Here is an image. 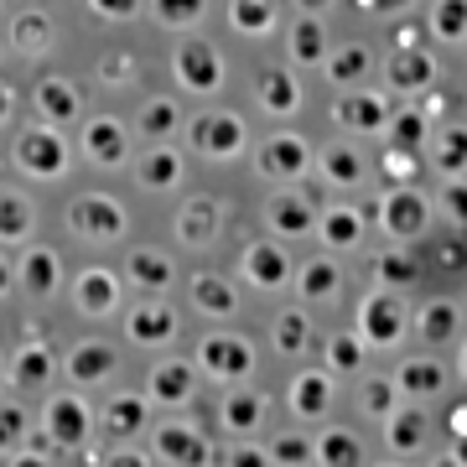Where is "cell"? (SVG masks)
Segmentation results:
<instances>
[{
	"instance_id": "6da1fadb",
	"label": "cell",
	"mask_w": 467,
	"mask_h": 467,
	"mask_svg": "<svg viewBox=\"0 0 467 467\" xmlns=\"http://www.w3.org/2000/svg\"><path fill=\"white\" fill-rule=\"evenodd\" d=\"M16 167L26 177H42V182H57L67 167V140L52 125H32V130L16 135Z\"/></svg>"
},
{
	"instance_id": "7a4b0ae2",
	"label": "cell",
	"mask_w": 467,
	"mask_h": 467,
	"mask_svg": "<svg viewBox=\"0 0 467 467\" xmlns=\"http://www.w3.org/2000/svg\"><path fill=\"white\" fill-rule=\"evenodd\" d=\"M306 161H312V150H306V140L291 130H275L260 140V150H254V167L265 171V177H281V182H291V177H301L306 171Z\"/></svg>"
},
{
	"instance_id": "3957f363",
	"label": "cell",
	"mask_w": 467,
	"mask_h": 467,
	"mask_svg": "<svg viewBox=\"0 0 467 467\" xmlns=\"http://www.w3.org/2000/svg\"><path fill=\"white\" fill-rule=\"evenodd\" d=\"M171 67H177V84H187L192 94H213L223 84V63H218V52L208 42H182Z\"/></svg>"
},
{
	"instance_id": "277c9868",
	"label": "cell",
	"mask_w": 467,
	"mask_h": 467,
	"mask_svg": "<svg viewBox=\"0 0 467 467\" xmlns=\"http://www.w3.org/2000/svg\"><path fill=\"white\" fill-rule=\"evenodd\" d=\"M187 130H192V150L198 156H234V150H244V125L234 115H223V109L218 115H198Z\"/></svg>"
},
{
	"instance_id": "5b68a950",
	"label": "cell",
	"mask_w": 467,
	"mask_h": 467,
	"mask_svg": "<svg viewBox=\"0 0 467 467\" xmlns=\"http://www.w3.org/2000/svg\"><path fill=\"white\" fill-rule=\"evenodd\" d=\"M67 223H73V234H88V239H115L125 229V213L115 198H78L67 208Z\"/></svg>"
},
{
	"instance_id": "8992f818",
	"label": "cell",
	"mask_w": 467,
	"mask_h": 467,
	"mask_svg": "<svg viewBox=\"0 0 467 467\" xmlns=\"http://www.w3.org/2000/svg\"><path fill=\"white\" fill-rule=\"evenodd\" d=\"M84 156H94L99 167H119V161L130 156L125 125H115V119H88L84 125Z\"/></svg>"
},
{
	"instance_id": "52a82bcc",
	"label": "cell",
	"mask_w": 467,
	"mask_h": 467,
	"mask_svg": "<svg viewBox=\"0 0 467 467\" xmlns=\"http://www.w3.org/2000/svg\"><path fill=\"white\" fill-rule=\"evenodd\" d=\"M337 119L348 130H384L389 125V104H384V94H343L337 99Z\"/></svg>"
},
{
	"instance_id": "ba28073f",
	"label": "cell",
	"mask_w": 467,
	"mask_h": 467,
	"mask_svg": "<svg viewBox=\"0 0 467 467\" xmlns=\"http://www.w3.org/2000/svg\"><path fill=\"white\" fill-rule=\"evenodd\" d=\"M32 99H36V115L52 119V125H57V119H73L78 109H84V99L73 94V84H67V78H42Z\"/></svg>"
},
{
	"instance_id": "9c48e42d",
	"label": "cell",
	"mask_w": 467,
	"mask_h": 467,
	"mask_svg": "<svg viewBox=\"0 0 467 467\" xmlns=\"http://www.w3.org/2000/svg\"><path fill=\"white\" fill-rule=\"evenodd\" d=\"M135 177L146 187H156V192H167V187H177L182 182V156L171 146H156V150H146L140 161H135Z\"/></svg>"
},
{
	"instance_id": "30bf717a",
	"label": "cell",
	"mask_w": 467,
	"mask_h": 467,
	"mask_svg": "<svg viewBox=\"0 0 467 467\" xmlns=\"http://www.w3.org/2000/svg\"><path fill=\"white\" fill-rule=\"evenodd\" d=\"M254 99L265 104L270 115H291L301 104V94H296V84L285 78L281 67H260V78H254Z\"/></svg>"
},
{
	"instance_id": "8fae6325",
	"label": "cell",
	"mask_w": 467,
	"mask_h": 467,
	"mask_svg": "<svg viewBox=\"0 0 467 467\" xmlns=\"http://www.w3.org/2000/svg\"><path fill=\"white\" fill-rule=\"evenodd\" d=\"M291 57H296V63H322V57H327V36H322V21L312 16V11L291 26Z\"/></svg>"
},
{
	"instance_id": "7c38bea8",
	"label": "cell",
	"mask_w": 467,
	"mask_h": 467,
	"mask_svg": "<svg viewBox=\"0 0 467 467\" xmlns=\"http://www.w3.org/2000/svg\"><path fill=\"white\" fill-rule=\"evenodd\" d=\"M322 171H327V182L353 187V182H364V156L348 146H327L322 150Z\"/></svg>"
},
{
	"instance_id": "4fadbf2b",
	"label": "cell",
	"mask_w": 467,
	"mask_h": 467,
	"mask_svg": "<svg viewBox=\"0 0 467 467\" xmlns=\"http://www.w3.org/2000/svg\"><path fill=\"white\" fill-rule=\"evenodd\" d=\"M32 229V202L21 192H0V239H26Z\"/></svg>"
},
{
	"instance_id": "5bb4252c",
	"label": "cell",
	"mask_w": 467,
	"mask_h": 467,
	"mask_svg": "<svg viewBox=\"0 0 467 467\" xmlns=\"http://www.w3.org/2000/svg\"><path fill=\"white\" fill-rule=\"evenodd\" d=\"M229 21H234V26H239L244 36L270 32V26H275V5H270V0H234Z\"/></svg>"
},
{
	"instance_id": "9a60e30c",
	"label": "cell",
	"mask_w": 467,
	"mask_h": 467,
	"mask_svg": "<svg viewBox=\"0 0 467 467\" xmlns=\"http://www.w3.org/2000/svg\"><path fill=\"white\" fill-rule=\"evenodd\" d=\"M431 32L441 36V42H457V36H467V0H436Z\"/></svg>"
},
{
	"instance_id": "2e32d148",
	"label": "cell",
	"mask_w": 467,
	"mask_h": 467,
	"mask_svg": "<svg viewBox=\"0 0 467 467\" xmlns=\"http://www.w3.org/2000/svg\"><path fill=\"white\" fill-rule=\"evenodd\" d=\"M135 125H140V135H150V140H167L171 125H177V99H150Z\"/></svg>"
},
{
	"instance_id": "e0dca14e",
	"label": "cell",
	"mask_w": 467,
	"mask_h": 467,
	"mask_svg": "<svg viewBox=\"0 0 467 467\" xmlns=\"http://www.w3.org/2000/svg\"><path fill=\"white\" fill-rule=\"evenodd\" d=\"M265 213H270V223H275L281 234L312 229V213H306V202H296V198H270V202H265Z\"/></svg>"
},
{
	"instance_id": "ac0fdd59",
	"label": "cell",
	"mask_w": 467,
	"mask_h": 467,
	"mask_svg": "<svg viewBox=\"0 0 467 467\" xmlns=\"http://www.w3.org/2000/svg\"><path fill=\"white\" fill-rule=\"evenodd\" d=\"M47 36H52V21L42 16V11H26V16L11 26V42H16L21 52H36V47H47Z\"/></svg>"
},
{
	"instance_id": "d6986e66",
	"label": "cell",
	"mask_w": 467,
	"mask_h": 467,
	"mask_svg": "<svg viewBox=\"0 0 467 467\" xmlns=\"http://www.w3.org/2000/svg\"><path fill=\"white\" fill-rule=\"evenodd\" d=\"M109 296H115V281H109L104 270H88L84 281H78V306H84V312H104Z\"/></svg>"
},
{
	"instance_id": "ffe728a7",
	"label": "cell",
	"mask_w": 467,
	"mask_h": 467,
	"mask_svg": "<svg viewBox=\"0 0 467 467\" xmlns=\"http://www.w3.org/2000/svg\"><path fill=\"white\" fill-rule=\"evenodd\" d=\"M368 67H374L368 47H343L337 57H327V73H333V84H343V78H364Z\"/></svg>"
},
{
	"instance_id": "44dd1931",
	"label": "cell",
	"mask_w": 467,
	"mask_h": 467,
	"mask_svg": "<svg viewBox=\"0 0 467 467\" xmlns=\"http://www.w3.org/2000/svg\"><path fill=\"white\" fill-rule=\"evenodd\" d=\"M21 281L32 285V291H47V285H57V254H52V250H32V254H26Z\"/></svg>"
},
{
	"instance_id": "7402d4cb",
	"label": "cell",
	"mask_w": 467,
	"mask_h": 467,
	"mask_svg": "<svg viewBox=\"0 0 467 467\" xmlns=\"http://www.w3.org/2000/svg\"><path fill=\"white\" fill-rule=\"evenodd\" d=\"M150 5H156V21H167V26H192L208 11V0H150Z\"/></svg>"
},
{
	"instance_id": "603a6c76",
	"label": "cell",
	"mask_w": 467,
	"mask_h": 467,
	"mask_svg": "<svg viewBox=\"0 0 467 467\" xmlns=\"http://www.w3.org/2000/svg\"><path fill=\"white\" fill-rule=\"evenodd\" d=\"M389 78H395V84H431V57H426V52H405L400 63H389Z\"/></svg>"
},
{
	"instance_id": "cb8c5ba5",
	"label": "cell",
	"mask_w": 467,
	"mask_h": 467,
	"mask_svg": "<svg viewBox=\"0 0 467 467\" xmlns=\"http://www.w3.org/2000/svg\"><path fill=\"white\" fill-rule=\"evenodd\" d=\"M431 161L441 171H457L467 161V130H447V140H441V146L431 150Z\"/></svg>"
},
{
	"instance_id": "d4e9b609",
	"label": "cell",
	"mask_w": 467,
	"mask_h": 467,
	"mask_svg": "<svg viewBox=\"0 0 467 467\" xmlns=\"http://www.w3.org/2000/svg\"><path fill=\"white\" fill-rule=\"evenodd\" d=\"M389 213H395V218H389V223H395V234H416L420 229V213H426V202L405 192V198L389 202Z\"/></svg>"
},
{
	"instance_id": "484cf974",
	"label": "cell",
	"mask_w": 467,
	"mask_h": 467,
	"mask_svg": "<svg viewBox=\"0 0 467 467\" xmlns=\"http://www.w3.org/2000/svg\"><path fill=\"white\" fill-rule=\"evenodd\" d=\"M327 239H333V244H353V239H358V213H353V208L327 213Z\"/></svg>"
},
{
	"instance_id": "4316f807",
	"label": "cell",
	"mask_w": 467,
	"mask_h": 467,
	"mask_svg": "<svg viewBox=\"0 0 467 467\" xmlns=\"http://www.w3.org/2000/svg\"><path fill=\"white\" fill-rule=\"evenodd\" d=\"M420 130H426V125H420V115H416V109H405V115L395 119V146L420 150V146H426V140H420Z\"/></svg>"
},
{
	"instance_id": "83f0119b",
	"label": "cell",
	"mask_w": 467,
	"mask_h": 467,
	"mask_svg": "<svg viewBox=\"0 0 467 467\" xmlns=\"http://www.w3.org/2000/svg\"><path fill=\"white\" fill-rule=\"evenodd\" d=\"M244 270H250V275H281V254L275 250H250L244 254Z\"/></svg>"
},
{
	"instance_id": "f1b7e54d",
	"label": "cell",
	"mask_w": 467,
	"mask_h": 467,
	"mask_svg": "<svg viewBox=\"0 0 467 467\" xmlns=\"http://www.w3.org/2000/svg\"><path fill=\"white\" fill-rule=\"evenodd\" d=\"M109 368V353L104 348H78V358H73V374L84 379V374H104Z\"/></svg>"
},
{
	"instance_id": "f546056e",
	"label": "cell",
	"mask_w": 467,
	"mask_h": 467,
	"mask_svg": "<svg viewBox=\"0 0 467 467\" xmlns=\"http://www.w3.org/2000/svg\"><path fill=\"white\" fill-rule=\"evenodd\" d=\"M99 16H109V21H130L135 11H140V0H88Z\"/></svg>"
},
{
	"instance_id": "4dcf8cb0",
	"label": "cell",
	"mask_w": 467,
	"mask_h": 467,
	"mask_svg": "<svg viewBox=\"0 0 467 467\" xmlns=\"http://www.w3.org/2000/svg\"><path fill=\"white\" fill-rule=\"evenodd\" d=\"M52 420H57V436H63V441H78V410H73L67 400L52 410Z\"/></svg>"
},
{
	"instance_id": "1f68e13d",
	"label": "cell",
	"mask_w": 467,
	"mask_h": 467,
	"mask_svg": "<svg viewBox=\"0 0 467 467\" xmlns=\"http://www.w3.org/2000/svg\"><path fill=\"white\" fill-rule=\"evenodd\" d=\"M16 374H21L26 384H32V379H42V374H47V353H42V348H32L26 358H21V368H16Z\"/></svg>"
},
{
	"instance_id": "d6a6232c",
	"label": "cell",
	"mask_w": 467,
	"mask_h": 467,
	"mask_svg": "<svg viewBox=\"0 0 467 467\" xmlns=\"http://www.w3.org/2000/svg\"><path fill=\"white\" fill-rule=\"evenodd\" d=\"M16 426H21L16 410H5V416H0V447H5V441H16Z\"/></svg>"
},
{
	"instance_id": "836d02e7",
	"label": "cell",
	"mask_w": 467,
	"mask_h": 467,
	"mask_svg": "<svg viewBox=\"0 0 467 467\" xmlns=\"http://www.w3.org/2000/svg\"><path fill=\"white\" fill-rule=\"evenodd\" d=\"M11 109H16V94H11V88H5V84H0V119H5V115H11Z\"/></svg>"
},
{
	"instance_id": "e575fe53",
	"label": "cell",
	"mask_w": 467,
	"mask_h": 467,
	"mask_svg": "<svg viewBox=\"0 0 467 467\" xmlns=\"http://www.w3.org/2000/svg\"><path fill=\"white\" fill-rule=\"evenodd\" d=\"M301 11H322V5H327V0H296Z\"/></svg>"
},
{
	"instance_id": "d590c367",
	"label": "cell",
	"mask_w": 467,
	"mask_h": 467,
	"mask_svg": "<svg viewBox=\"0 0 467 467\" xmlns=\"http://www.w3.org/2000/svg\"><path fill=\"white\" fill-rule=\"evenodd\" d=\"M5 285H11V270H5V260H0V291H5Z\"/></svg>"
},
{
	"instance_id": "8d00e7d4",
	"label": "cell",
	"mask_w": 467,
	"mask_h": 467,
	"mask_svg": "<svg viewBox=\"0 0 467 467\" xmlns=\"http://www.w3.org/2000/svg\"><path fill=\"white\" fill-rule=\"evenodd\" d=\"M21 467H36V462H21Z\"/></svg>"
},
{
	"instance_id": "74e56055",
	"label": "cell",
	"mask_w": 467,
	"mask_h": 467,
	"mask_svg": "<svg viewBox=\"0 0 467 467\" xmlns=\"http://www.w3.org/2000/svg\"><path fill=\"white\" fill-rule=\"evenodd\" d=\"M389 5H395V0H389Z\"/></svg>"
}]
</instances>
